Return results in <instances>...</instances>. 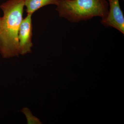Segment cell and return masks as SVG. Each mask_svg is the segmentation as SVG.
Listing matches in <instances>:
<instances>
[{
    "label": "cell",
    "instance_id": "cell-1",
    "mask_svg": "<svg viewBox=\"0 0 124 124\" xmlns=\"http://www.w3.org/2000/svg\"><path fill=\"white\" fill-rule=\"evenodd\" d=\"M24 0H9L0 5L3 12L0 28V54L8 59L20 54L18 33Z\"/></svg>",
    "mask_w": 124,
    "mask_h": 124
},
{
    "label": "cell",
    "instance_id": "cell-2",
    "mask_svg": "<svg viewBox=\"0 0 124 124\" xmlns=\"http://www.w3.org/2000/svg\"><path fill=\"white\" fill-rule=\"evenodd\" d=\"M56 10L60 17L72 23L88 20L96 16H107L108 4L106 0H59Z\"/></svg>",
    "mask_w": 124,
    "mask_h": 124
},
{
    "label": "cell",
    "instance_id": "cell-3",
    "mask_svg": "<svg viewBox=\"0 0 124 124\" xmlns=\"http://www.w3.org/2000/svg\"><path fill=\"white\" fill-rule=\"evenodd\" d=\"M32 15L27 14L26 17L23 19L19 28L18 33L19 50L20 54L23 55L31 53V48L33 46L31 41L32 35Z\"/></svg>",
    "mask_w": 124,
    "mask_h": 124
},
{
    "label": "cell",
    "instance_id": "cell-4",
    "mask_svg": "<svg viewBox=\"0 0 124 124\" xmlns=\"http://www.w3.org/2000/svg\"><path fill=\"white\" fill-rule=\"evenodd\" d=\"M110 10L106 17L102 18L101 23L107 27L115 28L124 33V18L120 8L119 0H108Z\"/></svg>",
    "mask_w": 124,
    "mask_h": 124
},
{
    "label": "cell",
    "instance_id": "cell-5",
    "mask_svg": "<svg viewBox=\"0 0 124 124\" xmlns=\"http://www.w3.org/2000/svg\"><path fill=\"white\" fill-rule=\"evenodd\" d=\"M59 0H24V6L26 7L27 14L32 15L42 7L53 4L57 5Z\"/></svg>",
    "mask_w": 124,
    "mask_h": 124
},
{
    "label": "cell",
    "instance_id": "cell-6",
    "mask_svg": "<svg viewBox=\"0 0 124 124\" xmlns=\"http://www.w3.org/2000/svg\"><path fill=\"white\" fill-rule=\"evenodd\" d=\"M21 111L24 113L26 117L28 124H42V122L40 121V120L37 117L33 115L29 108H24L21 110Z\"/></svg>",
    "mask_w": 124,
    "mask_h": 124
},
{
    "label": "cell",
    "instance_id": "cell-7",
    "mask_svg": "<svg viewBox=\"0 0 124 124\" xmlns=\"http://www.w3.org/2000/svg\"><path fill=\"white\" fill-rule=\"evenodd\" d=\"M1 23V17H0V28Z\"/></svg>",
    "mask_w": 124,
    "mask_h": 124
}]
</instances>
